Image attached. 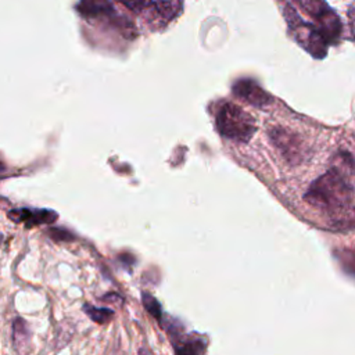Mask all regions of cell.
Returning a JSON list of instances; mask_svg holds the SVG:
<instances>
[{"instance_id":"cell-1","label":"cell","mask_w":355,"mask_h":355,"mask_svg":"<svg viewBox=\"0 0 355 355\" xmlns=\"http://www.w3.org/2000/svg\"><path fill=\"white\" fill-rule=\"evenodd\" d=\"M352 186L341 168H331L320 175L305 191V201L326 216L351 204Z\"/></svg>"},{"instance_id":"cell-2","label":"cell","mask_w":355,"mask_h":355,"mask_svg":"<svg viewBox=\"0 0 355 355\" xmlns=\"http://www.w3.org/2000/svg\"><path fill=\"white\" fill-rule=\"evenodd\" d=\"M215 126L220 136L240 143L248 141L257 130L254 116L232 101H225L218 105Z\"/></svg>"},{"instance_id":"cell-3","label":"cell","mask_w":355,"mask_h":355,"mask_svg":"<svg viewBox=\"0 0 355 355\" xmlns=\"http://www.w3.org/2000/svg\"><path fill=\"white\" fill-rule=\"evenodd\" d=\"M284 17L288 22V28L294 36V40L313 57L323 58L327 51V43L316 25L304 22V19L291 7H286Z\"/></svg>"},{"instance_id":"cell-4","label":"cell","mask_w":355,"mask_h":355,"mask_svg":"<svg viewBox=\"0 0 355 355\" xmlns=\"http://www.w3.org/2000/svg\"><path fill=\"white\" fill-rule=\"evenodd\" d=\"M269 139L275 148L282 154L283 159L291 165L304 162L309 155L305 140L287 128L275 126L269 129Z\"/></svg>"},{"instance_id":"cell-5","label":"cell","mask_w":355,"mask_h":355,"mask_svg":"<svg viewBox=\"0 0 355 355\" xmlns=\"http://www.w3.org/2000/svg\"><path fill=\"white\" fill-rule=\"evenodd\" d=\"M233 93L255 107H265L272 103L270 96L265 90H262V87H259L255 82L248 79L237 80L233 86Z\"/></svg>"},{"instance_id":"cell-6","label":"cell","mask_w":355,"mask_h":355,"mask_svg":"<svg viewBox=\"0 0 355 355\" xmlns=\"http://www.w3.org/2000/svg\"><path fill=\"white\" fill-rule=\"evenodd\" d=\"M8 218L17 223H25L26 227L37 225H50L57 219V212L50 209H12L8 212Z\"/></svg>"},{"instance_id":"cell-7","label":"cell","mask_w":355,"mask_h":355,"mask_svg":"<svg viewBox=\"0 0 355 355\" xmlns=\"http://www.w3.org/2000/svg\"><path fill=\"white\" fill-rule=\"evenodd\" d=\"M76 11L85 18H110L114 25L119 18L110 0H80Z\"/></svg>"},{"instance_id":"cell-8","label":"cell","mask_w":355,"mask_h":355,"mask_svg":"<svg viewBox=\"0 0 355 355\" xmlns=\"http://www.w3.org/2000/svg\"><path fill=\"white\" fill-rule=\"evenodd\" d=\"M12 345L19 355H28L32 349L31 330L26 322L21 318H17L12 322Z\"/></svg>"},{"instance_id":"cell-9","label":"cell","mask_w":355,"mask_h":355,"mask_svg":"<svg viewBox=\"0 0 355 355\" xmlns=\"http://www.w3.org/2000/svg\"><path fill=\"white\" fill-rule=\"evenodd\" d=\"M151 7L154 8L159 19H162L164 22H169L182 12L183 1L182 0H153Z\"/></svg>"},{"instance_id":"cell-10","label":"cell","mask_w":355,"mask_h":355,"mask_svg":"<svg viewBox=\"0 0 355 355\" xmlns=\"http://www.w3.org/2000/svg\"><path fill=\"white\" fill-rule=\"evenodd\" d=\"M83 311L86 312V315L93 322H96L98 324L107 323L112 318V315H114V312L110 308H97V306H93V305H89V304H86L83 306Z\"/></svg>"},{"instance_id":"cell-11","label":"cell","mask_w":355,"mask_h":355,"mask_svg":"<svg viewBox=\"0 0 355 355\" xmlns=\"http://www.w3.org/2000/svg\"><path fill=\"white\" fill-rule=\"evenodd\" d=\"M204 343L200 340H187L180 345H176V355H201Z\"/></svg>"},{"instance_id":"cell-12","label":"cell","mask_w":355,"mask_h":355,"mask_svg":"<svg viewBox=\"0 0 355 355\" xmlns=\"http://www.w3.org/2000/svg\"><path fill=\"white\" fill-rule=\"evenodd\" d=\"M121 4H123L128 10L139 14L153 6V0H118Z\"/></svg>"},{"instance_id":"cell-13","label":"cell","mask_w":355,"mask_h":355,"mask_svg":"<svg viewBox=\"0 0 355 355\" xmlns=\"http://www.w3.org/2000/svg\"><path fill=\"white\" fill-rule=\"evenodd\" d=\"M49 236L55 241H72L75 237L68 230L61 227H51L49 230Z\"/></svg>"},{"instance_id":"cell-14","label":"cell","mask_w":355,"mask_h":355,"mask_svg":"<svg viewBox=\"0 0 355 355\" xmlns=\"http://www.w3.org/2000/svg\"><path fill=\"white\" fill-rule=\"evenodd\" d=\"M143 302H144V306H146V309L150 312V313H153L154 316H159V306H158V302L151 297V295H148L147 293H144L143 294Z\"/></svg>"},{"instance_id":"cell-15","label":"cell","mask_w":355,"mask_h":355,"mask_svg":"<svg viewBox=\"0 0 355 355\" xmlns=\"http://www.w3.org/2000/svg\"><path fill=\"white\" fill-rule=\"evenodd\" d=\"M347 15H348V19H349V32H351V37L355 40V3L349 6Z\"/></svg>"},{"instance_id":"cell-16","label":"cell","mask_w":355,"mask_h":355,"mask_svg":"<svg viewBox=\"0 0 355 355\" xmlns=\"http://www.w3.org/2000/svg\"><path fill=\"white\" fill-rule=\"evenodd\" d=\"M1 241H3V234L0 233V243H1Z\"/></svg>"},{"instance_id":"cell-17","label":"cell","mask_w":355,"mask_h":355,"mask_svg":"<svg viewBox=\"0 0 355 355\" xmlns=\"http://www.w3.org/2000/svg\"><path fill=\"white\" fill-rule=\"evenodd\" d=\"M1 169H3V164L0 162V171H1Z\"/></svg>"}]
</instances>
